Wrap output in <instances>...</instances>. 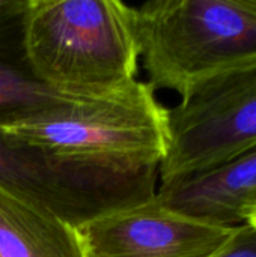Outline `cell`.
<instances>
[{
  "label": "cell",
  "instance_id": "11",
  "mask_svg": "<svg viewBox=\"0 0 256 257\" xmlns=\"http://www.w3.org/2000/svg\"><path fill=\"white\" fill-rule=\"evenodd\" d=\"M246 223H249L250 226H253V227L256 229V211L252 214V215H250V217H249V220H247Z\"/></svg>",
  "mask_w": 256,
  "mask_h": 257
},
{
  "label": "cell",
  "instance_id": "4",
  "mask_svg": "<svg viewBox=\"0 0 256 257\" xmlns=\"http://www.w3.org/2000/svg\"><path fill=\"white\" fill-rule=\"evenodd\" d=\"M158 179V169L121 170L69 160L0 134V187L75 227L152 200Z\"/></svg>",
  "mask_w": 256,
  "mask_h": 257
},
{
  "label": "cell",
  "instance_id": "7",
  "mask_svg": "<svg viewBox=\"0 0 256 257\" xmlns=\"http://www.w3.org/2000/svg\"><path fill=\"white\" fill-rule=\"evenodd\" d=\"M155 200L207 224H244L256 211V146L213 169L160 182Z\"/></svg>",
  "mask_w": 256,
  "mask_h": 257
},
{
  "label": "cell",
  "instance_id": "5",
  "mask_svg": "<svg viewBox=\"0 0 256 257\" xmlns=\"http://www.w3.org/2000/svg\"><path fill=\"white\" fill-rule=\"evenodd\" d=\"M256 146V65L198 84L169 110L161 182L213 169Z\"/></svg>",
  "mask_w": 256,
  "mask_h": 257
},
{
  "label": "cell",
  "instance_id": "10",
  "mask_svg": "<svg viewBox=\"0 0 256 257\" xmlns=\"http://www.w3.org/2000/svg\"><path fill=\"white\" fill-rule=\"evenodd\" d=\"M211 257H256V229L249 223L237 226L231 238Z\"/></svg>",
  "mask_w": 256,
  "mask_h": 257
},
{
  "label": "cell",
  "instance_id": "6",
  "mask_svg": "<svg viewBox=\"0 0 256 257\" xmlns=\"http://www.w3.org/2000/svg\"><path fill=\"white\" fill-rule=\"evenodd\" d=\"M77 230L88 257H211L235 227L198 221L154 197L98 215Z\"/></svg>",
  "mask_w": 256,
  "mask_h": 257
},
{
  "label": "cell",
  "instance_id": "8",
  "mask_svg": "<svg viewBox=\"0 0 256 257\" xmlns=\"http://www.w3.org/2000/svg\"><path fill=\"white\" fill-rule=\"evenodd\" d=\"M23 3L0 6V126L83 98L45 86L30 71L21 42Z\"/></svg>",
  "mask_w": 256,
  "mask_h": 257
},
{
  "label": "cell",
  "instance_id": "3",
  "mask_svg": "<svg viewBox=\"0 0 256 257\" xmlns=\"http://www.w3.org/2000/svg\"><path fill=\"white\" fill-rule=\"evenodd\" d=\"M148 84L186 96L223 72L256 65V0H152L136 8Z\"/></svg>",
  "mask_w": 256,
  "mask_h": 257
},
{
  "label": "cell",
  "instance_id": "1",
  "mask_svg": "<svg viewBox=\"0 0 256 257\" xmlns=\"http://www.w3.org/2000/svg\"><path fill=\"white\" fill-rule=\"evenodd\" d=\"M21 42L33 75L59 92L100 96L137 77L136 8L119 0H27Z\"/></svg>",
  "mask_w": 256,
  "mask_h": 257
},
{
  "label": "cell",
  "instance_id": "2",
  "mask_svg": "<svg viewBox=\"0 0 256 257\" xmlns=\"http://www.w3.org/2000/svg\"><path fill=\"white\" fill-rule=\"evenodd\" d=\"M0 134L60 157L121 170L160 169L169 148V110L139 80L0 126Z\"/></svg>",
  "mask_w": 256,
  "mask_h": 257
},
{
  "label": "cell",
  "instance_id": "9",
  "mask_svg": "<svg viewBox=\"0 0 256 257\" xmlns=\"http://www.w3.org/2000/svg\"><path fill=\"white\" fill-rule=\"evenodd\" d=\"M0 257H88L75 226L0 187Z\"/></svg>",
  "mask_w": 256,
  "mask_h": 257
},
{
  "label": "cell",
  "instance_id": "12",
  "mask_svg": "<svg viewBox=\"0 0 256 257\" xmlns=\"http://www.w3.org/2000/svg\"><path fill=\"white\" fill-rule=\"evenodd\" d=\"M2 5H3V0H2V2H0V6H2Z\"/></svg>",
  "mask_w": 256,
  "mask_h": 257
}]
</instances>
